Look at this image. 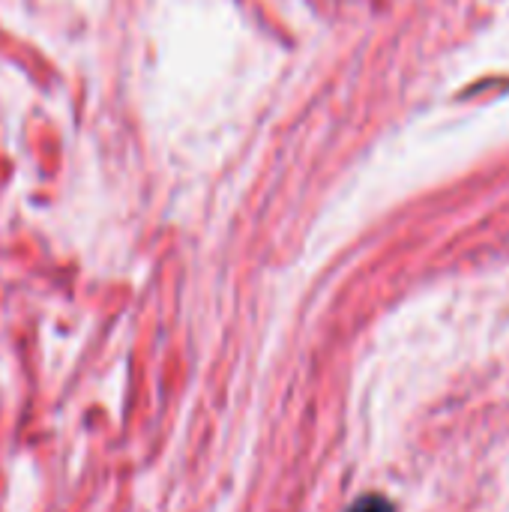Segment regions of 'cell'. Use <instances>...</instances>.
<instances>
[{
    "mask_svg": "<svg viewBox=\"0 0 509 512\" xmlns=\"http://www.w3.org/2000/svg\"><path fill=\"white\" fill-rule=\"evenodd\" d=\"M351 512H393L390 507V501L387 498H381V495H369V498H363V501H357Z\"/></svg>",
    "mask_w": 509,
    "mask_h": 512,
    "instance_id": "obj_1",
    "label": "cell"
}]
</instances>
